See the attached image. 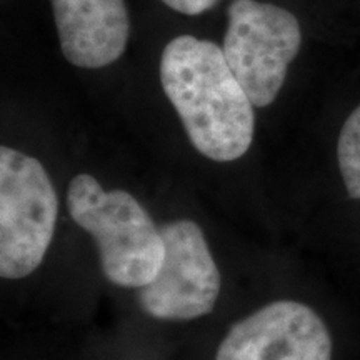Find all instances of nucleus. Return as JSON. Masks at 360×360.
I'll use <instances>...</instances> for the list:
<instances>
[{"label": "nucleus", "mask_w": 360, "mask_h": 360, "mask_svg": "<svg viewBox=\"0 0 360 360\" xmlns=\"http://www.w3.org/2000/svg\"><path fill=\"white\" fill-rule=\"evenodd\" d=\"M160 82L192 146L215 162L240 159L254 141V103L215 42L179 35L165 45Z\"/></svg>", "instance_id": "1"}, {"label": "nucleus", "mask_w": 360, "mask_h": 360, "mask_svg": "<svg viewBox=\"0 0 360 360\" xmlns=\"http://www.w3.org/2000/svg\"><path fill=\"white\" fill-rule=\"evenodd\" d=\"M70 217L96 240L107 281L142 289L162 267L165 254L160 229L129 192L105 191L96 177L79 174L67 191Z\"/></svg>", "instance_id": "2"}, {"label": "nucleus", "mask_w": 360, "mask_h": 360, "mask_svg": "<svg viewBox=\"0 0 360 360\" xmlns=\"http://www.w3.org/2000/svg\"><path fill=\"white\" fill-rule=\"evenodd\" d=\"M58 199L37 159L0 148V276L24 278L42 264L51 245Z\"/></svg>", "instance_id": "3"}, {"label": "nucleus", "mask_w": 360, "mask_h": 360, "mask_svg": "<svg viewBox=\"0 0 360 360\" xmlns=\"http://www.w3.org/2000/svg\"><path fill=\"white\" fill-rule=\"evenodd\" d=\"M300 45L299 20L285 8L257 0H233L229 6L222 51L255 107L276 101Z\"/></svg>", "instance_id": "4"}, {"label": "nucleus", "mask_w": 360, "mask_h": 360, "mask_svg": "<svg viewBox=\"0 0 360 360\" xmlns=\"http://www.w3.org/2000/svg\"><path fill=\"white\" fill-rule=\"evenodd\" d=\"M165 254L154 281L139 289V304L160 321H192L210 314L220 272L199 224L174 220L160 229Z\"/></svg>", "instance_id": "5"}, {"label": "nucleus", "mask_w": 360, "mask_h": 360, "mask_svg": "<svg viewBox=\"0 0 360 360\" xmlns=\"http://www.w3.org/2000/svg\"><path fill=\"white\" fill-rule=\"evenodd\" d=\"M215 360H332V337L309 305L277 300L237 322Z\"/></svg>", "instance_id": "6"}, {"label": "nucleus", "mask_w": 360, "mask_h": 360, "mask_svg": "<svg viewBox=\"0 0 360 360\" xmlns=\"http://www.w3.org/2000/svg\"><path fill=\"white\" fill-rule=\"evenodd\" d=\"M62 53L80 69H102L122 57L130 20L125 0H51Z\"/></svg>", "instance_id": "7"}, {"label": "nucleus", "mask_w": 360, "mask_h": 360, "mask_svg": "<svg viewBox=\"0 0 360 360\" xmlns=\"http://www.w3.org/2000/svg\"><path fill=\"white\" fill-rule=\"evenodd\" d=\"M337 160L347 193L360 200V105L349 115L340 130Z\"/></svg>", "instance_id": "8"}, {"label": "nucleus", "mask_w": 360, "mask_h": 360, "mask_svg": "<svg viewBox=\"0 0 360 360\" xmlns=\"http://www.w3.org/2000/svg\"><path fill=\"white\" fill-rule=\"evenodd\" d=\"M162 2L174 8L175 12L186 13V15H200L210 11L219 0H162Z\"/></svg>", "instance_id": "9"}]
</instances>
